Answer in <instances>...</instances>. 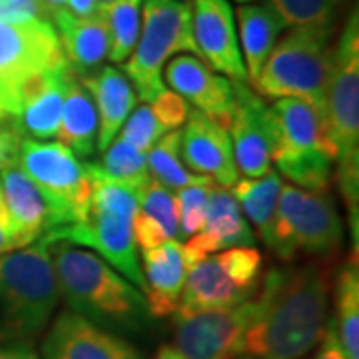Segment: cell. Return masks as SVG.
I'll list each match as a JSON object with an SVG mask.
<instances>
[{
  "label": "cell",
  "instance_id": "13",
  "mask_svg": "<svg viewBox=\"0 0 359 359\" xmlns=\"http://www.w3.org/2000/svg\"><path fill=\"white\" fill-rule=\"evenodd\" d=\"M236 106L228 128L233 160L245 178H262L271 172L273 156V120L271 108L248 82H233Z\"/></svg>",
  "mask_w": 359,
  "mask_h": 359
},
{
  "label": "cell",
  "instance_id": "33",
  "mask_svg": "<svg viewBox=\"0 0 359 359\" xmlns=\"http://www.w3.org/2000/svg\"><path fill=\"white\" fill-rule=\"evenodd\" d=\"M287 26L335 25L346 0H269Z\"/></svg>",
  "mask_w": 359,
  "mask_h": 359
},
{
  "label": "cell",
  "instance_id": "37",
  "mask_svg": "<svg viewBox=\"0 0 359 359\" xmlns=\"http://www.w3.org/2000/svg\"><path fill=\"white\" fill-rule=\"evenodd\" d=\"M150 108L154 110L156 118L160 120V124L168 132L184 126V122L188 120V114H190V104L186 102L180 94L168 88L156 98L154 102H150Z\"/></svg>",
  "mask_w": 359,
  "mask_h": 359
},
{
  "label": "cell",
  "instance_id": "25",
  "mask_svg": "<svg viewBox=\"0 0 359 359\" xmlns=\"http://www.w3.org/2000/svg\"><path fill=\"white\" fill-rule=\"evenodd\" d=\"M72 74L74 72L70 70V66L56 70L28 94L20 114L11 122L22 138L50 142L58 136L66 84Z\"/></svg>",
  "mask_w": 359,
  "mask_h": 359
},
{
  "label": "cell",
  "instance_id": "15",
  "mask_svg": "<svg viewBox=\"0 0 359 359\" xmlns=\"http://www.w3.org/2000/svg\"><path fill=\"white\" fill-rule=\"evenodd\" d=\"M200 58L231 82H248L233 8L228 0H190Z\"/></svg>",
  "mask_w": 359,
  "mask_h": 359
},
{
  "label": "cell",
  "instance_id": "45",
  "mask_svg": "<svg viewBox=\"0 0 359 359\" xmlns=\"http://www.w3.org/2000/svg\"><path fill=\"white\" fill-rule=\"evenodd\" d=\"M48 8L52 11H58V8H66V0H42Z\"/></svg>",
  "mask_w": 359,
  "mask_h": 359
},
{
  "label": "cell",
  "instance_id": "17",
  "mask_svg": "<svg viewBox=\"0 0 359 359\" xmlns=\"http://www.w3.org/2000/svg\"><path fill=\"white\" fill-rule=\"evenodd\" d=\"M180 156L190 172L222 188H231L240 178L228 130L198 110H190L180 132Z\"/></svg>",
  "mask_w": 359,
  "mask_h": 359
},
{
  "label": "cell",
  "instance_id": "35",
  "mask_svg": "<svg viewBox=\"0 0 359 359\" xmlns=\"http://www.w3.org/2000/svg\"><path fill=\"white\" fill-rule=\"evenodd\" d=\"M164 134H168V130L160 124L150 104H142L132 110V114L128 116V120L120 130V136H116V138H122V140L130 142L132 146H136L142 152H148Z\"/></svg>",
  "mask_w": 359,
  "mask_h": 359
},
{
  "label": "cell",
  "instance_id": "48",
  "mask_svg": "<svg viewBox=\"0 0 359 359\" xmlns=\"http://www.w3.org/2000/svg\"><path fill=\"white\" fill-rule=\"evenodd\" d=\"M98 4H108V2H112V0H96Z\"/></svg>",
  "mask_w": 359,
  "mask_h": 359
},
{
  "label": "cell",
  "instance_id": "24",
  "mask_svg": "<svg viewBox=\"0 0 359 359\" xmlns=\"http://www.w3.org/2000/svg\"><path fill=\"white\" fill-rule=\"evenodd\" d=\"M233 16H236V28H238V40L244 58L248 84H252L259 74L262 66L266 65L280 36L285 32L287 22L271 2L242 4L238 6V11H233Z\"/></svg>",
  "mask_w": 359,
  "mask_h": 359
},
{
  "label": "cell",
  "instance_id": "32",
  "mask_svg": "<svg viewBox=\"0 0 359 359\" xmlns=\"http://www.w3.org/2000/svg\"><path fill=\"white\" fill-rule=\"evenodd\" d=\"M138 208L166 230L170 240L180 242L178 204H176V194L172 190H168L166 186L150 178L148 184L138 192Z\"/></svg>",
  "mask_w": 359,
  "mask_h": 359
},
{
  "label": "cell",
  "instance_id": "30",
  "mask_svg": "<svg viewBox=\"0 0 359 359\" xmlns=\"http://www.w3.org/2000/svg\"><path fill=\"white\" fill-rule=\"evenodd\" d=\"M98 6L106 18L110 34L108 60L122 65L128 60L140 39L142 0H112L108 4Z\"/></svg>",
  "mask_w": 359,
  "mask_h": 359
},
{
  "label": "cell",
  "instance_id": "1",
  "mask_svg": "<svg viewBox=\"0 0 359 359\" xmlns=\"http://www.w3.org/2000/svg\"><path fill=\"white\" fill-rule=\"evenodd\" d=\"M335 269L330 259L297 268H269L259 280L256 313L240 359H302L327 325Z\"/></svg>",
  "mask_w": 359,
  "mask_h": 359
},
{
  "label": "cell",
  "instance_id": "6",
  "mask_svg": "<svg viewBox=\"0 0 359 359\" xmlns=\"http://www.w3.org/2000/svg\"><path fill=\"white\" fill-rule=\"evenodd\" d=\"M269 108L276 138L271 164L280 176L302 190H330L335 152L321 112L299 98H280Z\"/></svg>",
  "mask_w": 359,
  "mask_h": 359
},
{
  "label": "cell",
  "instance_id": "9",
  "mask_svg": "<svg viewBox=\"0 0 359 359\" xmlns=\"http://www.w3.org/2000/svg\"><path fill=\"white\" fill-rule=\"evenodd\" d=\"M344 244V224L332 190H302L285 184L280 190L266 245L282 262L299 256H335Z\"/></svg>",
  "mask_w": 359,
  "mask_h": 359
},
{
  "label": "cell",
  "instance_id": "40",
  "mask_svg": "<svg viewBox=\"0 0 359 359\" xmlns=\"http://www.w3.org/2000/svg\"><path fill=\"white\" fill-rule=\"evenodd\" d=\"M311 359H347L346 351H344V347L339 344V337H337L332 318L327 320L325 332L321 335L320 344L316 346V353H313Z\"/></svg>",
  "mask_w": 359,
  "mask_h": 359
},
{
  "label": "cell",
  "instance_id": "16",
  "mask_svg": "<svg viewBox=\"0 0 359 359\" xmlns=\"http://www.w3.org/2000/svg\"><path fill=\"white\" fill-rule=\"evenodd\" d=\"M164 84L192 104L200 114L222 128H230L236 106L233 82L212 70L202 58L192 54L174 56L164 66Z\"/></svg>",
  "mask_w": 359,
  "mask_h": 359
},
{
  "label": "cell",
  "instance_id": "11",
  "mask_svg": "<svg viewBox=\"0 0 359 359\" xmlns=\"http://www.w3.org/2000/svg\"><path fill=\"white\" fill-rule=\"evenodd\" d=\"M42 244H72L84 248L100 256L112 268L124 276L138 290L144 285L140 259H138V244L132 230V218L104 208H90L88 218L78 224H70L65 228L48 231Z\"/></svg>",
  "mask_w": 359,
  "mask_h": 359
},
{
  "label": "cell",
  "instance_id": "41",
  "mask_svg": "<svg viewBox=\"0 0 359 359\" xmlns=\"http://www.w3.org/2000/svg\"><path fill=\"white\" fill-rule=\"evenodd\" d=\"M20 250L18 242H16V236H14L13 226H11V219L6 210H0V256L2 254H11Z\"/></svg>",
  "mask_w": 359,
  "mask_h": 359
},
{
  "label": "cell",
  "instance_id": "19",
  "mask_svg": "<svg viewBox=\"0 0 359 359\" xmlns=\"http://www.w3.org/2000/svg\"><path fill=\"white\" fill-rule=\"evenodd\" d=\"M50 20L62 44V52L70 70L78 78L90 76L108 58L110 34L102 11L90 16H76L66 8L52 11Z\"/></svg>",
  "mask_w": 359,
  "mask_h": 359
},
{
  "label": "cell",
  "instance_id": "22",
  "mask_svg": "<svg viewBox=\"0 0 359 359\" xmlns=\"http://www.w3.org/2000/svg\"><path fill=\"white\" fill-rule=\"evenodd\" d=\"M140 268L144 276L140 292L152 320L174 316L190 269L182 244L166 242L152 250H142Z\"/></svg>",
  "mask_w": 359,
  "mask_h": 359
},
{
  "label": "cell",
  "instance_id": "39",
  "mask_svg": "<svg viewBox=\"0 0 359 359\" xmlns=\"http://www.w3.org/2000/svg\"><path fill=\"white\" fill-rule=\"evenodd\" d=\"M132 230H134L136 244L140 245L142 250H152V248H158V245L166 244V242H174V240L168 238L166 230L156 219L146 216L140 208L136 210V214L132 218Z\"/></svg>",
  "mask_w": 359,
  "mask_h": 359
},
{
  "label": "cell",
  "instance_id": "12",
  "mask_svg": "<svg viewBox=\"0 0 359 359\" xmlns=\"http://www.w3.org/2000/svg\"><path fill=\"white\" fill-rule=\"evenodd\" d=\"M256 313V302L176 320L174 347L186 359H240L245 332Z\"/></svg>",
  "mask_w": 359,
  "mask_h": 359
},
{
  "label": "cell",
  "instance_id": "23",
  "mask_svg": "<svg viewBox=\"0 0 359 359\" xmlns=\"http://www.w3.org/2000/svg\"><path fill=\"white\" fill-rule=\"evenodd\" d=\"M90 92L98 114V142L96 150L104 152L128 120L138 104V96L124 72L114 66H102L98 72L80 78Z\"/></svg>",
  "mask_w": 359,
  "mask_h": 359
},
{
  "label": "cell",
  "instance_id": "47",
  "mask_svg": "<svg viewBox=\"0 0 359 359\" xmlns=\"http://www.w3.org/2000/svg\"><path fill=\"white\" fill-rule=\"evenodd\" d=\"M238 4H254V2H264V0H236Z\"/></svg>",
  "mask_w": 359,
  "mask_h": 359
},
{
  "label": "cell",
  "instance_id": "18",
  "mask_svg": "<svg viewBox=\"0 0 359 359\" xmlns=\"http://www.w3.org/2000/svg\"><path fill=\"white\" fill-rule=\"evenodd\" d=\"M254 242L256 233L242 214L230 188L214 184L208 196L204 226L196 236L182 244V250L188 266L192 268L205 256L238 245H254Z\"/></svg>",
  "mask_w": 359,
  "mask_h": 359
},
{
  "label": "cell",
  "instance_id": "43",
  "mask_svg": "<svg viewBox=\"0 0 359 359\" xmlns=\"http://www.w3.org/2000/svg\"><path fill=\"white\" fill-rule=\"evenodd\" d=\"M66 11H70L76 16H90L98 11L96 0H66Z\"/></svg>",
  "mask_w": 359,
  "mask_h": 359
},
{
  "label": "cell",
  "instance_id": "27",
  "mask_svg": "<svg viewBox=\"0 0 359 359\" xmlns=\"http://www.w3.org/2000/svg\"><path fill=\"white\" fill-rule=\"evenodd\" d=\"M334 325L347 359H359V268L358 254L334 278Z\"/></svg>",
  "mask_w": 359,
  "mask_h": 359
},
{
  "label": "cell",
  "instance_id": "7",
  "mask_svg": "<svg viewBox=\"0 0 359 359\" xmlns=\"http://www.w3.org/2000/svg\"><path fill=\"white\" fill-rule=\"evenodd\" d=\"M180 54L200 58L192 30L190 0H142V28L124 74L144 104L166 90L164 66Z\"/></svg>",
  "mask_w": 359,
  "mask_h": 359
},
{
  "label": "cell",
  "instance_id": "14",
  "mask_svg": "<svg viewBox=\"0 0 359 359\" xmlns=\"http://www.w3.org/2000/svg\"><path fill=\"white\" fill-rule=\"evenodd\" d=\"M42 359H144L122 335L108 332L66 309L48 323L40 347Z\"/></svg>",
  "mask_w": 359,
  "mask_h": 359
},
{
  "label": "cell",
  "instance_id": "38",
  "mask_svg": "<svg viewBox=\"0 0 359 359\" xmlns=\"http://www.w3.org/2000/svg\"><path fill=\"white\" fill-rule=\"evenodd\" d=\"M36 18L50 20V8L42 0H0V22H28Z\"/></svg>",
  "mask_w": 359,
  "mask_h": 359
},
{
  "label": "cell",
  "instance_id": "5",
  "mask_svg": "<svg viewBox=\"0 0 359 359\" xmlns=\"http://www.w3.org/2000/svg\"><path fill=\"white\" fill-rule=\"evenodd\" d=\"M60 302L50 245L36 244L0 256V344H30Z\"/></svg>",
  "mask_w": 359,
  "mask_h": 359
},
{
  "label": "cell",
  "instance_id": "36",
  "mask_svg": "<svg viewBox=\"0 0 359 359\" xmlns=\"http://www.w3.org/2000/svg\"><path fill=\"white\" fill-rule=\"evenodd\" d=\"M214 186V184H212ZM212 186H188L176 194L178 204L180 238H192L202 230L205 218V205Z\"/></svg>",
  "mask_w": 359,
  "mask_h": 359
},
{
  "label": "cell",
  "instance_id": "26",
  "mask_svg": "<svg viewBox=\"0 0 359 359\" xmlns=\"http://www.w3.org/2000/svg\"><path fill=\"white\" fill-rule=\"evenodd\" d=\"M56 138L80 160H90L96 154L98 114L90 92L76 74H72L66 84L62 118Z\"/></svg>",
  "mask_w": 359,
  "mask_h": 359
},
{
  "label": "cell",
  "instance_id": "10",
  "mask_svg": "<svg viewBox=\"0 0 359 359\" xmlns=\"http://www.w3.org/2000/svg\"><path fill=\"white\" fill-rule=\"evenodd\" d=\"M16 166L36 184L56 218V228L84 222L90 214L92 184L80 164L60 142L25 138Z\"/></svg>",
  "mask_w": 359,
  "mask_h": 359
},
{
  "label": "cell",
  "instance_id": "21",
  "mask_svg": "<svg viewBox=\"0 0 359 359\" xmlns=\"http://www.w3.org/2000/svg\"><path fill=\"white\" fill-rule=\"evenodd\" d=\"M256 292L257 290H245L231 282L216 259V254H212L188 269L174 318L186 320L208 311L236 308L254 297Z\"/></svg>",
  "mask_w": 359,
  "mask_h": 359
},
{
  "label": "cell",
  "instance_id": "20",
  "mask_svg": "<svg viewBox=\"0 0 359 359\" xmlns=\"http://www.w3.org/2000/svg\"><path fill=\"white\" fill-rule=\"evenodd\" d=\"M0 184L6 214L20 250L36 244L48 231L56 230V218L46 198L20 168H2Z\"/></svg>",
  "mask_w": 359,
  "mask_h": 359
},
{
  "label": "cell",
  "instance_id": "8",
  "mask_svg": "<svg viewBox=\"0 0 359 359\" xmlns=\"http://www.w3.org/2000/svg\"><path fill=\"white\" fill-rule=\"evenodd\" d=\"M66 66L52 20L0 22V122H13L28 94Z\"/></svg>",
  "mask_w": 359,
  "mask_h": 359
},
{
  "label": "cell",
  "instance_id": "42",
  "mask_svg": "<svg viewBox=\"0 0 359 359\" xmlns=\"http://www.w3.org/2000/svg\"><path fill=\"white\" fill-rule=\"evenodd\" d=\"M0 359H42L30 344H0Z\"/></svg>",
  "mask_w": 359,
  "mask_h": 359
},
{
  "label": "cell",
  "instance_id": "31",
  "mask_svg": "<svg viewBox=\"0 0 359 359\" xmlns=\"http://www.w3.org/2000/svg\"><path fill=\"white\" fill-rule=\"evenodd\" d=\"M148 152H142L130 142L116 138L106 150H104L102 162L96 164L104 176L112 178L118 184L130 188L132 192H140L150 180L148 170Z\"/></svg>",
  "mask_w": 359,
  "mask_h": 359
},
{
  "label": "cell",
  "instance_id": "34",
  "mask_svg": "<svg viewBox=\"0 0 359 359\" xmlns=\"http://www.w3.org/2000/svg\"><path fill=\"white\" fill-rule=\"evenodd\" d=\"M222 269L228 273L231 282L238 283L245 290H257L259 287V276H262V254L254 245H238L216 254Z\"/></svg>",
  "mask_w": 359,
  "mask_h": 359
},
{
  "label": "cell",
  "instance_id": "28",
  "mask_svg": "<svg viewBox=\"0 0 359 359\" xmlns=\"http://www.w3.org/2000/svg\"><path fill=\"white\" fill-rule=\"evenodd\" d=\"M282 176L273 170L262 178L238 180L231 186V194L240 205L245 219L256 228L257 236L266 242L271 230L276 205L282 190Z\"/></svg>",
  "mask_w": 359,
  "mask_h": 359
},
{
  "label": "cell",
  "instance_id": "44",
  "mask_svg": "<svg viewBox=\"0 0 359 359\" xmlns=\"http://www.w3.org/2000/svg\"><path fill=\"white\" fill-rule=\"evenodd\" d=\"M154 359H186L182 353H180L178 349L174 346H162L158 349V353L154 355Z\"/></svg>",
  "mask_w": 359,
  "mask_h": 359
},
{
  "label": "cell",
  "instance_id": "3",
  "mask_svg": "<svg viewBox=\"0 0 359 359\" xmlns=\"http://www.w3.org/2000/svg\"><path fill=\"white\" fill-rule=\"evenodd\" d=\"M325 132L335 152L334 182L349 214L353 252L359 228V14L353 8L335 40L325 96Z\"/></svg>",
  "mask_w": 359,
  "mask_h": 359
},
{
  "label": "cell",
  "instance_id": "4",
  "mask_svg": "<svg viewBox=\"0 0 359 359\" xmlns=\"http://www.w3.org/2000/svg\"><path fill=\"white\" fill-rule=\"evenodd\" d=\"M335 25L292 26L252 82L262 98H299L325 120V96L335 48Z\"/></svg>",
  "mask_w": 359,
  "mask_h": 359
},
{
  "label": "cell",
  "instance_id": "29",
  "mask_svg": "<svg viewBox=\"0 0 359 359\" xmlns=\"http://www.w3.org/2000/svg\"><path fill=\"white\" fill-rule=\"evenodd\" d=\"M148 170L150 178L166 186L168 190H182L188 186H212V180L198 176L184 166L180 156V130L164 134L148 150Z\"/></svg>",
  "mask_w": 359,
  "mask_h": 359
},
{
  "label": "cell",
  "instance_id": "46",
  "mask_svg": "<svg viewBox=\"0 0 359 359\" xmlns=\"http://www.w3.org/2000/svg\"><path fill=\"white\" fill-rule=\"evenodd\" d=\"M0 210H6V205H4V194H2V184H0Z\"/></svg>",
  "mask_w": 359,
  "mask_h": 359
},
{
  "label": "cell",
  "instance_id": "2",
  "mask_svg": "<svg viewBox=\"0 0 359 359\" xmlns=\"http://www.w3.org/2000/svg\"><path fill=\"white\" fill-rule=\"evenodd\" d=\"M60 297L80 318L118 335L144 334L152 316L142 292L94 252L72 244H50Z\"/></svg>",
  "mask_w": 359,
  "mask_h": 359
}]
</instances>
